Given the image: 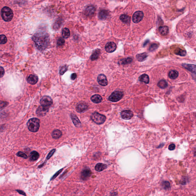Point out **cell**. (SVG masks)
<instances>
[{
  "label": "cell",
  "instance_id": "cell-1",
  "mask_svg": "<svg viewBox=\"0 0 196 196\" xmlns=\"http://www.w3.org/2000/svg\"><path fill=\"white\" fill-rule=\"evenodd\" d=\"M36 48L43 51L47 47L50 43L49 35L45 32H41L35 34L32 37Z\"/></svg>",
  "mask_w": 196,
  "mask_h": 196
},
{
  "label": "cell",
  "instance_id": "cell-2",
  "mask_svg": "<svg viewBox=\"0 0 196 196\" xmlns=\"http://www.w3.org/2000/svg\"><path fill=\"white\" fill-rule=\"evenodd\" d=\"M28 129L32 132H37L40 127V120L36 118H32L29 120L27 123Z\"/></svg>",
  "mask_w": 196,
  "mask_h": 196
},
{
  "label": "cell",
  "instance_id": "cell-3",
  "mask_svg": "<svg viewBox=\"0 0 196 196\" xmlns=\"http://www.w3.org/2000/svg\"><path fill=\"white\" fill-rule=\"evenodd\" d=\"M1 15L4 21L9 22L13 17V12L12 10L8 7H5L1 10Z\"/></svg>",
  "mask_w": 196,
  "mask_h": 196
},
{
  "label": "cell",
  "instance_id": "cell-4",
  "mask_svg": "<svg viewBox=\"0 0 196 196\" xmlns=\"http://www.w3.org/2000/svg\"><path fill=\"white\" fill-rule=\"evenodd\" d=\"M91 119L97 124H102L105 121L106 117L98 112H95L91 116Z\"/></svg>",
  "mask_w": 196,
  "mask_h": 196
},
{
  "label": "cell",
  "instance_id": "cell-5",
  "mask_svg": "<svg viewBox=\"0 0 196 196\" xmlns=\"http://www.w3.org/2000/svg\"><path fill=\"white\" fill-rule=\"evenodd\" d=\"M124 95L123 92L120 91H116L112 93L110 96L109 100L112 102H117L121 99Z\"/></svg>",
  "mask_w": 196,
  "mask_h": 196
},
{
  "label": "cell",
  "instance_id": "cell-6",
  "mask_svg": "<svg viewBox=\"0 0 196 196\" xmlns=\"http://www.w3.org/2000/svg\"><path fill=\"white\" fill-rule=\"evenodd\" d=\"M41 106L49 107L53 104V100L49 96H45L41 98L40 101Z\"/></svg>",
  "mask_w": 196,
  "mask_h": 196
},
{
  "label": "cell",
  "instance_id": "cell-7",
  "mask_svg": "<svg viewBox=\"0 0 196 196\" xmlns=\"http://www.w3.org/2000/svg\"><path fill=\"white\" fill-rule=\"evenodd\" d=\"M144 14L142 12L138 11L136 12L132 17V20L134 23L137 24L139 23L143 19Z\"/></svg>",
  "mask_w": 196,
  "mask_h": 196
},
{
  "label": "cell",
  "instance_id": "cell-8",
  "mask_svg": "<svg viewBox=\"0 0 196 196\" xmlns=\"http://www.w3.org/2000/svg\"><path fill=\"white\" fill-rule=\"evenodd\" d=\"M116 45L115 43L113 42H109L106 44L105 50L106 52L109 53L113 52L116 49Z\"/></svg>",
  "mask_w": 196,
  "mask_h": 196
},
{
  "label": "cell",
  "instance_id": "cell-9",
  "mask_svg": "<svg viewBox=\"0 0 196 196\" xmlns=\"http://www.w3.org/2000/svg\"><path fill=\"white\" fill-rule=\"evenodd\" d=\"M122 118L124 120H130L133 116V113L130 110H125L121 112V113Z\"/></svg>",
  "mask_w": 196,
  "mask_h": 196
},
{
  "label": "cell",
  "instance_id": "cell-10",
  "mask_svg": "<svg viewBox=\"0 0 196 196\" xmlns=\"http://www.w3.org/2000/svg\"><path fill=\"white\" fill-rule=\"evenodd\" d=\"M49 110L48 107H45L43 106H40L36 110V114L37 115L39 116H43L45 115Z\"/></svg>",
  "mask_w": 196,
  "mask_h": 196
},
{
  "label": "cell",
  "instance_id": "cell-11",
  "mask_svg": "<svg viewBox=\"0 0 196 196\" xmlns=\"http://www.w3.org/2000/svg\"><path fill=\"white\" fill-rule=\"evenodd\" d=\"M97 81L102 86H106L108 84V81L106 76L103 74H100L97 78Z\"/></svg>",
  "mask_w": 196,
  "mask_h": 196
},
{
  "label": "cell",
  "instance_id": "cell-12",
  "mask_svg": "<svg viewBox=\"0 0 196 196\" xmlns=\"http://www.w3.org/2000/svg\"><path fill=\"white\" fill-rule=\"evenodd\" d=\"M92 172L89 168H85L81 172V177L84 180H87L91 175Z\"/></svg>",
  "mask_w": 196,
  "mask_h": 196
},
{
  "label": "cell",
  "instance_id": "cell-13",
  "mask_svg": "<svg viewBox=\"0 0 196 196\" xmlns=\"http://www.w3.org/2000/svg\"><path fill=\"white\" fill-rule=\"evenodd\" d=\"M88 106L85 103H81L78 105L76 107L77 111L78 112H82L85 111L87 109Z\"/></svg>",
  "mask_w": 196,
  "mask_h": 196
},
{
  "label": "cell",
  "instance_id": "cell-14",
  "mask_svg": "<svg viewBox=\"0 0 196 196\" xmlns=\"http://www.w3.org/2000/svg\"><path fill=\"white\" fill-rule=\"evenodd\" d=\"M38 77L35 75H30L27 78V82L28 83L32 85L36 84L38 82Z\"/></svg>",
  "mask_w": 196,
  "mask_h": 196
},
{
  "label": "cell",
  "instance_id": "cell-15",
  "mask_svg": "<svg viewBox=\"0 0 196 196\" xmlns=\"http://www.w3.org/2000/svg\"><path fill=\"white\" fill-rule=\"evenodd\" d=\"M95 8L93 6H88L85 10V14L88 16H91L93 15L95 12Z\"/></svg>",
  "mask_w": 196,
  "mask_h": 196
},
{
  "label": "cell",
  "instance_id": "cell-16",
  "mask_svg": "<svg viewBox=\"0 0 196 196\" xmlns=\"http://www.w3.org/2000/svg\"><path fill=\"white\" fill-rule=\"evenodd\" d=\"M71 117L72 120L75 126L77 127H80L81 126V123L78 118L76 115L74 114H71Z\"/></svg>",
  "mask_w": 196,
  "mask_h": 196
},
{
  "label": "cell",
  "instance_id": "cell-17",
  "mask_svg": "<svg viewBox=\"0 0 196 196\" xmlns=\"http://www.w3.org/2000/svg\"><path fill=\"white\" fill-rule=\"evenodd\" d=\"M159 32L162 35H166L168 33V27L166 26L160 27L159 28Z\"/></svg>",
  "mask_w": 196,
  "mask_h": 196
},
{
  "label": "cell",
  "instance_id": "cell-18",
  "mask_svg": "<svg viewBox=\"0 0 196 196\" xmlns=\"http://www.w3.org/2000/svg\"><path fill=\"white\" fill-rule=\"evenodd\" d=\"M91 100L93 103L98 104L102 102V98L100 95H95L91 97Z\"/></svg>",
  "mask_w": 196,
  "mask_h": 196
},
{
  "label": "cell",
  "instance_id": "cell-19",
  "mask_svg": "<svg viewBox=\"0 0 196 196\" xmlns=\"http://www.w3.org/2000/svg\"><path fill=\"white\" fill-rule=\"evenodd\" d=\"M182 66L191 72L195 73L196 72V66L193 64H183Z\"/></svg>",
  "mask_w": 196,
  "mask_h": 196
},
{
  "label": "cell",
  "instance_id": "cell-20",
  "mask_svg": "<svg viewBox=\"0 0 196 196\" xmlns=\"http://www.w3.org/2000/svg\"><path fill=\"white\" fill-rule=\"evenodd\" d=\"M107 168V166L106 164L102 163H98L95 166V169L96 171L101 172L103 171Z\"/></svg>",
  "mask_w": 196,
  "mask_h": 196
},
{
  "label": "cell",
  "instance_id": "cell-21",
  "mask_svg": "<svg viewBox=\"0 0 196 196\" xmlns=\"http://www.w3.org/2000/svg\"><path fill=\"white\" fill-rule=\"evenodd\" d=\"M39 153L35 151H32L29 155V159L31 161L37 160L39 157Z\"/></svg>",
  "mask_w": 196,
  "mask_h": 196
},
{
  "label": "cell",
  "instance_id": "cell-22",
  "mask_svg": "<svg viewBox=\"0 0 196 196\" xmlns=\"http://www.w3.org/2000/svg\"><path fill=\"white\" fill-rule=\"evenodd\" d=\"M139 80L140 82H143L146 84L149 83V78L148 75L146 74H143L141 75L139 77Z\"/></svg>",
  "mask_w": 196,
  "mask_h": 196
},
{
  "label": "cell",
  "instance_id": "cell-23",
  "mask_svg": "<svg viewBox=\"0 0 196 196\" xmlns=\"http://www.w3.org/2000/svg\"><path fill=\"white\" fill-rule=\"evenodd\" d=\"M100 53V51L99 49H97L93 52L91 56L92 61H94L99 58Z\"/></svg>",
  "mask_w": 196,
  "mask_h": 196
},
{
  "label": "cell",
  "instance_id": "cell-24",
  "mask_svg": "<svg viewBox=\"0 0 196 196\" xmlns=\"http://www.w3.org/2000/svg\"><path fill=\"white\" fill-rule=\"evenodd\" d=\"M62 135V133L61 131L59 130H55L52 133L53 138L55 139H57L61 137Z\"/></svg>",
  "mask_w": 196,
  "mask_h": 196
},
{
  "label": "cell",
  "instance_id": "cell-25",
  "mask_svg": "<svg viewBox=\"0 0 196 196\" xmlns=\"http://www.w3.org/2000/svg\"><path fill=\"white\" fill-rule=\"evenodd\" d=\"M147 57L146 53H144L141 54H138L136 56V58L139 61H144Z\"/></svg>",
  "mask_w": 196,
  "mask_h": 196
},
{
  "label": "cell",
  "instance_id": "cell-26",
  "mask_svg": "<svg viewBox=\"0 0 196 196\" xmlns=\"http://www.w3.org/2000/svg\"><path fill=\"white\" fill-rule=\"evenodd\" d=\"M178 76V72L175 70H172L169 72L168 77L172 79H176Z\"/></svg>",
  "mask_w": 196,
  "mask_h": 196
},
{
  "label": "cell",
  "instance_id": "cell-27",
  "mask_svg": "<svg viewBox=\"0 0 196 196\" xmlns=\"http://www.w3.org/2000/svg\"><path fill=\"white\" fill-rule=\"evenodd\" d=\"M120 19L123 23L128 24L130 22V18L128 15L123 14L121 15L120 17Z\"/></svg>",
  "mask_w": 196,
  "mask_h": 196
},
{
  "label": "cell",
  "instance_id": "cell-28",
  "mask_svg": "<svg viewBox=\"0 0 196 196\" xmlns=\"http://www.w3.org/2000/svg\"><path fill=\"white\" fill-rule=\"evenodd\" d=\"M62 35L63 38L65 39L68 38L70 35V32L69 29L66 28L63 29L62 32Z\"/></svg>",
  "mask_w": 196,
  "mask_h": 196
},
{
  "label": "cell",
  "instance_id": "cell-29",
  "mask_svg": "<svg viewBox=\"0 0 196 196\" xmlns=\"http://www.w3.org/2000/svg\"><path fill=\"white\" fill-rule=\"evenodd\" d=\"M157 85L160 88L164 89L168 87V83L166 82V81L165 80H161L157 84Z\"/></svg>",
  "mask_w": 196,
  "mask_h": 196
},
{
  "label": "cell",
  "instance_id": "cell-30",
  "mask_svg": "<svg viewBox=\"0 0 196 196\" xmlns=\"http://www.w3.org/2000/svg\"><path fill=\"white\" fill-rule=\"evenodd\" d=\"M109 13L107 11L105 10H102L100 11L99 14V17L101 19H105L107 18Z\"/></svg>",
  "mask_w": 196,
  "mask_h": 196
},
{
  "label": "cell",
  "instance_id": "cell-31",
  "mask_svg": "<svg viewBox=\"0 0 196 196\" xmlns=\"http://www.w3.org/2000/svg\"><path fill=\"white\" fill-rule=\"evenodd\" d=\"M7 42V38L4 35H0V44H4Z\"/></svg>",
  "mask_w": 196,
  "mask_h": 196
},
{
  "label": "cell",
  "instance_id": "cell-32",
  "mask_svg": "<svg viewBox=\"0 0 196 196\" xmlns=\"http://www.w3.org/2000/svg\"><path fill=\"white\" fill-rule=\"evenodd\" d=\"M65 43V40L62 38H60L58 39L57 43V45L58 47H61L63 46Z\"/></svg>",
  "mask_w": 196,
  "mask_h": 196
},
{
  "label": "cell",
  "instance_id": "cell-33",
  "mask_svg": "<svg viewBox=\"0 0 196 196\" xmlns=\"http://www.w3.org/2000/svg\"><path fill=\"white\" fill-rule=\"evenodd\" d=\"M67 69H68V66L67 65H65L63 66L60 69L59 73L61 75H63L67 71Z\"/></svg>",
  "mask_w": 196,
  "mask_h": 196
},
{
  "label": "cell",
  "instance_id": "cell-34",
  "mask_svg": "<svg viewBox=\"0 0 196 196\" xmlns=\"http://www.w3.org/2000/svg\"><path fill=\"white\" fill-rule=\"evenodd\" d=\"M162 184H163L162 185H163V187L165 189H168L169 188H170V185L169 182H168V181H164L162 183Z\"/></svg>",
  "mask_w": 196,
  "mask_h": 196
},
{
  "label": "cell",
  "instance_id": "cell-35",
  "mask_svg": "<svg viewBox=\"0 0 196 196\" xmlns=\"http://www.w3.org/2000/svg\"><path fill=\"white\" fill-rule=\"evenodd\" d=\"M17 156L20 157H23L25 159H27L28 158V156L26 154L24 153V152H19L17 154Z\"/></svg>",
  "mask_w": 196,
  "mask_h": 196
},
{
  "label": "cell",
  "instance_id": "cell-36",
  "mask_svg": "<svg viewBox=\"0 0 196 196\" xmlns=\"http://www.w3.org/2000/svg\"><path fill=\"white\" fill-rule=\"evenodd\" d=\"M55 150H56L55 149H53V150H52V151L50 152V153H49V154H48L47 157V158H46L48 160V159H50L51 157H52V156H53V155L54 154V153H55Z\"/></svg>",
  "mask_w": 196,
  "mask_h": 196
},
{
  "label": "cell",
  "instance_id": "cell-37",
  "mask_svg": "<svg viewBox=\"0 0 196 196\" xmlns=\"http://www.w3.org/2000/svg\"><path fill=\"white\" fill-rule=\"evenodd\" d=\"M7 103L6 102L0 101V109H3L7 106Z\"/></svg>",
  "mask_w": 196,
  "mask_h": 196
},
{
  "label": "cell",
  "instance_id": "cell-38",
  "mask_svg": "<svg viewBox=\"0 0 196 196\" xmlns=\"http://www.w3.org/2000/svg\"><path fill=\"white\" fill-rule=\"evenodd\" d=\"M157 47H158V46H157L156 44H152L150 47L149 50L151 51H154V50H156V48H157Z\"/></svg>",
  "mask_w": 196,
  "mask_h": 196
},
{
  "label": "cell",
  "instance_id": "cell-39",
  "mask_svg": "<svg viewBox=\"0 0 196 196\" xmlns=\"http://www.w3.org/2000/svg\"><path fill=\"white\" fill-rule=\"evenodd\" d=\"M132 61V59L131 58H128L127 59H125L124 61H123V63L124 64H128V63H130Z\"/></svg>",
  "mask_w": 196,
  "mask_h": 196
},
{
  "label": "cell",
  "instance_id": "cell-40",
  "mask_svg": "<svg viewBox=\"0 0 196 196\" xmlns=\"http://www.w3.org/2000/svg\"><path fill=\"white\" fill-rule=\"evenodd\" d=\"M5 73L4 69L2 67L0 66V78L3 76Z\"/></svg>",
  "mask_w": 196,
  "mask_h": 196
},
{
  "label": "cell",
  "instance_id": "cell-41",
  "mask_svg": "<svg viewBox=\"0 0 196 196\" xmlns=\"http://www.w3.org/2000/svg\"><path fill=\"white\" fill-rule=\"evenodd\" d=\"M62 170V169H61V170H59V171H58L56 173H55V175H53V177L52 178L51 180H52L54 179H55V178H56V177H57L58 175H59V173H60L61 172Z\"/></svg>",
  "mask_w": 196,
  "mask_h": 196
},
{
  "label": "cell",
  "instance_id": "cell-42",
  "mask_svg": "<svg viewBox=\"0 0 196 196\" xmlns=\"http://www.w3.org/2000/svg\"><path fill=\"white\" fill-rule=\"evenodd\" d=\"M175 146L174 144H170L168 146V149L170 151H172L175 149Z\"/></svg>",
  "mask_w": 196,
  "mask_h": 196
},
{
  "label": "cell",
  "instance_id": "cell-43",
  "mask_svg": "<svg viewBox=\"0 0 196 196\" xmlns=\"http://www.w3.org/2000/svg\"><path fill=\"white\" fill-rule=\"evenodd\" d=\"M16 191H17L19 194H20L22 195H24V196H26V195L25 193L24 192V191H22V190H17Z\"/></svg>",
  "mask_w": 196,
  "mask_h": 196
},
{
  "label": "cell",
  "instance_id": "cell-44",
  "mask_svg": "<svg viewBox=\"0 0 196 196\" xmlns=\"http://www.w3.org/2000/svg\"><path fill=\"white\" fill-rule=\"evenodd\" d=\"M77 77V74L76 73L72 74L71 76V79L72 80H74L76 79Z\"/></svg>",
  "mask_w": 196,
  "mask_h": 196
}]
</instances>
